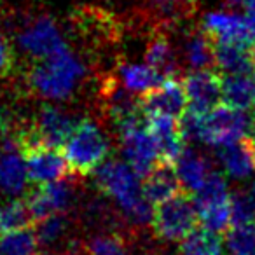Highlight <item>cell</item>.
<instances>
[{
    "mask_svg": "<svg viewBox=\"0 0 255 255\" xmlns=\"http://www.w3.org/2000/svg\"><path fill=\"white\" fill-rule=\"evenodd\" d=\"M145 5L159 21L182 23L198 11V0H145Z\"/></svg>",
    "mask_w": 255,
    "mask_h": 255,
    "instance_id": "cell-23",
    "label": "cell"
},
{
    "mask_svg": "<svg viewBox=\"0 0 255 255\" xmlns=\"http://www.w3.org/2000/svg\"><path fill=\"white\" fill-rule=\"evenodd\" d=\"M84 75L82 63L65 47L60 53L39 60L30 72L28 82L44 98H67Z\"/></svg>",
    "mask_w": 255,
    "mask_h": 255,
    "instance_id": "cell-2",
    "label": "cell"
},
{
    "mask_svg": "<svg viewBox=\"0 0 255 255\" xmlns=\"http://www.w3.org/2000/svg\"><path fill=\"white\" fill-rule=\"evenodd\" d=\"M147 65L159 75L161 79H170L177 74L178 65H177V56H175L173 49H171L170 42L166 37L163 35H154L150 39L149 46H147Z\"/></svg>",
    "mask_w": 255,
    "mask_h": 255,
    "instance_id": "cell-21",
    "label": "cell"
},
{
    "mask_svg": "<svg viewBox=\"0 0 255 255\" xmlns=\"http://www.w3.org/2000/svg\"><path fill=\"white\" fill-rule=\"evenodd\" d=\"M187 63L196 70H206V68L217 67L215 63V40L203 30L189 32L184 44Z\"/></svg>",
    "mask_w": 255,
    "mask_h": 255,
    "instance_id": "cell-19",
    "label": "cell"
},
{
    "mask_svg": "<svg viewBox=\"0 0 255 255\" xmlns=\"http://www.w3.org/2000/svg\"><path fill=\"white\" fill-rule=\"evenodd\" d=\"M231 4H236V5H245V7H247L248 4H250L252 0H229Z\"/></svg>",
    "mask_w": 255,
    "mask_h": 255,
    "instance_id": "cell-31",
    "label": "cell"
},
{
    "mask_svg": "<svg viewBox=\"0 0 255 255\" xmlns=\"http://www.w3.org/2000/svg\"><path fill=\"white\" fill-rule=\"evenodd\" d=\"M14 68V51L4 32L0 30V79H5Z\"/></svg>",
    "mask_w": 255,
    "mask_h": 255,
    "instance_id": "cell-30",
    "label": "cell"
},
{
    "mask_svg": "<svg viewBox=\"0 0 255 255\" xmlns=\"http://www.w3.org/2000/svg\"><path fill=\"white\" fill-rule=\"evenodd\" d=\"M205 32L215 42H236L255 46V19L233 12H210L203 23Z\"/></svg>",
    "mask_w": 255,
    "mask_h": 255,
    "instance_id": "cell-8",
    "label": "cell"
},
{
    "mask_svg": "<svg viewBox=\"0 0 255 255\" xmlns=\"http://www.w3.org/2000/svg\"><path fill=\"white\" fill-rule=\"evenodd\" d=\"M182 255H224L220 236L208 227H196L180 241Z\"/></svg>",
    "mask_w": 255,
    "mask_h": 255,
    "instance_id": "cell-22",
    "label": "cell"
},
{
    "mask_svg": "<svg viewBox=\"0 0 255 255\" xmlns=\"http://www.w3.org/2000/svg\"><path fill=\"white\" fill-rule=\"evenodd\" d=\"M175 168H177L182 185L189 192H198L206 182V178L210 177V173H212L205 157L198 156L192 150H184L177 159V163H175Z\"/></svg>",
    "mask_w": 255,
    "mask_h": 255,
    "instance_id": "cell-20",
    "label": "cell"
},
{
    "mask_svg": "<svg viewBox=\"0 0 255 255\" xmlns=\"http://www.w3.org/2000/svg\"><path fill=\"white\" fill-rule=\"evenodd\" d=\"M254 47L236 42H215V63L227 74H254Z\"/></svg>",
    "mask_w": 255,
    "mask_h": 255,
    "instance_id": "cell-16",
    "label": "cell"
},
{
    "mask_svg": "<svg viewBox=\"0 0 255 255\" xmlns=\"http://www.w3.org/2000/svg\"><path fill=\"white\" fill-rule=\"evenodd\" d=\"M182 191V182L178 178L177 168L171 163L157 161L150 171L145 175V180L142 184V192L145 199L152 205L170 199L177 192Z\"/></svg>",
    "mask_w": 255,
    "mask_h": 255,
    "instance_id": "cell-14",
    "label": "cell"
},
{
    "mask_svg": "<svg viewBox=\"0 0 255 255\" xmlns=\"http://www.w3.org/2000/svg\"><path fill=\"white\" fill-rule=\"evenodd\" d=\"M23 154L16 147H9L0 156V191L5 194H19L25 189L28 171L23 163Z\"/></svg>",
    "mask_w": 255,
    "mask_h": 255,
    "instance_id": "cell-17",
    "label": "cell"
},
{
    "mask_svg": "<svg viewBox=\"0 0 255 255\" xmlns=\"http://www.w3.org/2000/svg\"><path fill=\"white\" fill-rule=\"evenodd\" d=\"M96 184L105 194L112 196L121 208L126 212L128 219L135 224H147L152 219V203L142 196L140 175L131 164L110 161L102 164L96 171Z\"/></svg>",
    "mask_w": 255,
    "mask_h": 255,
    "instance_id": "cell-1",
    "label": "cell"
},
{
    "mask_svg": "<svg viewBox=\"0 0 255 255\" xmlns=\"http://www.w3.org/2000/svg\"><path fill=\"white\" fill-rule=\"evenodd\" d=\"M140 107L145 116H170L180 119L187 110V95H185L184 82L177 79H164L159 86L140 93Z\"/></svg>",
    "mask_w": 255,
    "mask_h": 255,
    "instance_id": "cell-7",
    "label": "cell"
},
{
    "mask_svg": "<svg viewBox=\"0 0 255 255\" xmlns=\"http://www.w3.org/2000/svg\"><path fill=\"white\" fill-rule=\"evenodd\" d=\"M187 109L206 114L222 100V77L212 68L196 70L184 79Z\"/></svg>",
    "mask_w": 255,
    "mask_h": 255,
    "instance_id": "cell-10",
    "label": "cell"
},
{
    "mask_svg": "<svg viewBox=\"0 0 255 255\" xmlns=\"http://www.w3.org/2000/svg\"><path fill=\"white\" fill-rule=\"evenodd\" d=\"M145 117L147 129L152 135L154 143L157 147L159 161L175 164L180 154L184 152V135L180 131L178 121H175V117L161 116V114Z\"/></svg>",
    "mask_w": 255,
    "mask_h": 255,
    "instance_id": "cell-13",
    "label": "cell"
},
{
    "mask_svg": "<svg viewBox=\"0 0 255 255\" xmlns=\"http://www.w3.org/2000/svg\"><path fill=\"white\" fill-rule=\"evenodd\" d=\"M227 248L233 255H255V222L233 227L227 234Z\"/></svg>",
    "mask_w": 255,
    "mask_h": 255,
    "instance_id": "cell-27",
    "label": "cell"
},
{
    "mask_svg": "<svg viewBox=\"0 0 255 255\" xmlns=\"http://www.w3.org/2000/svg\"><path fill=\"white\" fill-rule=\"evenodd\" d=\"M33 224V217L26 201L0 203V234L25 229Z\"/></svg>",
    "mask_w": 255,
    "mask_h": 255,
    "instance_id": "cell-26",
    "label": "cell"
},
{
    "mask_svg": "<svg viewBox=\"0 0 255 255\" xmlns=\"http://www.w3.org/2000/svg\"><path fill=\"white\" fill-rule=\"evenodd\" d=\"M252 54H254V75H255V46H254V49H252Z\"/></svg>",
    "mask_w": 255,
    "mask_h": 255,
    "instance_id": "cell-32",
    "label": "cell"
},
{
    "mask_svg": "<svg viewBox=\"0 0 255 255\" xmlns=\"http://www.w3.org/2000/svg\"><path fill=\"white\" fill-rule=\"evenodd\" d=\"M119 77H121V82H123L128 89H131V91H135V93H145L163 82V79H161L149 65H136V63L121 65Z\"/></svg>",
    "mask_w": 255,
    "mask_h": 255,
    "instance_id": "cell-24",
    "label": "cell"
},
{
    "mask_svg": "<svg viewBox=\"0 0 255 255\" xmlns=\"http://www.w3.org/2000/svg\"><path fill=\"white\" fill-rule=\"evenodd\" d=\"M143 116L131 117L117 124L124 156L128 163L138 171L140 177H145L150 168L159 161L157 147L154 143L152 135L147 129V123H143Z\"/></svg>",
    "mask_w": 255,
    "mask_h": 255,
    "instance_id": "cell-6",
    "label": "cell"
},
{
    "mask_svg": "<svg viewBox=\"0 0 255 255\" xmlns=\"http://www.w3.org/2000/svg\"><path fill=\"white\" fill-rule=\"evenodd\" d=\"M68 170L79 177L93 173L109 156V140L95 123L84 119L75 126L63 145Z\"/></svg>",
    "mask_w": 255,
    "mask_h": 255,
    "instance_id": "cell-3",
    "label": "cell"
},
{
    "mask_svg": "<svg viewBox=\"0 0 255 255\" xmlns=\"http://www.w3.org/2000/svg\"><path fill=\"white\" fill-rule=\"evenodd\" d=\"M220 164L234 178H245L255 171V140L247 135L236 142L219 145L217 150Z\"/></svg>",
    "mask_w": 255,
    "mask_h": 255,
    "instance_id": "cell-15",
    "label": "cell"
},
{
    "mask_svg": "<svg viewBox=\"0 0 255 255\" xmlns=\"http://www.w3.org/2000/svg\"><path fill=\"white\" fill-rule=\"evenodd\" d=\"M21 154L25 157L28 178L33 184L61 180L68 171V163L65 159V154L60 152V149L35 145L32 149L23 150Z\"/></svg>",
    "mask_w": 255,
    "mask_h": 255,
    "instance_id": "cell-11",
    "label": "cell"
},
{
    "mask_svg": "<svg viewBox=\"0 0 255 255\" xmlns=\"http://www.w3.org/2000/svg\"><path fill=\"white\" fill-rule=\"evenodd\" d=\"M89 255H128V248L119 234H102L89 241Z\"/></svg>",
    "mask_w": 255,
    "mask_h": 255,
    "instance_id": "cell-28",
    "label": "cell"
},
{
    "mask_svg": "<svg viewBox=\"0 0 255 255\" xmlns=\"http://www.w3.org/2000/svg\"><path fill=\"white\" fill-rule=\"evenodd\" d=\"M39 245L37 233L30 227L0 234V255H35Z\"/></svg>",
    "mask_w": 255,
    "mask_h": 255,
    "instance_id": "cell-25",
    "label": "cell"
},
{
    "mask_svg": "<svg viewBox=\"0 0 255 255\" xmlns=\"http://www.w3.org/2000/svg\"><path fill=\"white\" fill-rule=\"evenodd\" d=\"M72 198V189L68 184L61 180L47 182V184H37L30 191L28 198L25 199L32 212L33 222L44 220L51 215H56L67 210Z\"/></svg>",
    "mask_w": 255,
    "mask_h": 255,
    "instance_id": "cell-12",
    "label": "cell"
},
{
    "mask_svg": "<svg viewBox=\"0 0 255 255\" xmlns=\"http://www.w3.org/2000/svg\"><path fill=\"white\" fill-rule=\"evenodd\" d=\"M19 46L23 47L25 53H28L30 56L37 58V60L53 56L67 47L58 26L47 16L33 19L19 33Z\"/></svg>",
    "mask_w": 255,
    "mask_h": 255,
    "instance_id": "cell-9",
    "label": "cell"
},
{
    "mask_svg": "<svg viewBox=\"0 0 255 255\" xmlns=\"http://www.w3.org/2000/svg\"><path fill=\"white\" fill-rule=\"evenodd\" d=\"M198 210L192 192L182 189L170 199L159 203L152 215V229L159 238L168 241H182L198 227Z\"/></svg>",
    "mask_w": 255,
    "mask_h": 255,
    "instance_id": "cell-4",
    "label": "cell"
},
{
    "mask_svg": "<svg viewBox=\"0 0 255 255\" xmlns=\"http://www.w3.org/2000/svg\"><path fill=\"white\" fill-rule=\"evenodd\" d=\"M222 100L234 109H252L255 102V75L227 74L222 77Z\"/></svg>",
    "mask_w": 255,
    "mask_h": 255,
    "instance_id": "cell-18",
    "label": "cell"
},
{
    "mask_svg": "<svg viewBox=\"0 0 255 255\" xmlns=\"http://www.w3.org/2000/svg\"><path fill=\"white\" fill-rule=\"evenodd\" d=\"M196 210L201 224L215 233L227 231L233 219L231 196L227 192V182L220 173L212 171L203 187L196 192Z\"/></svg>",
    "mask_w": 255,
    "mask_h": 255,
    "instance_id": "cell-5",
    "label": "cell"
},
{
    "mask_svg": "<svg viewBox=\"0 0 255 255\" xmlns=\"http://www.w3.org/2000/svg\"><path fill=\"white\" fill-rule=\"evenodd\" d=\"M67 231V219H65L61 213L56 215H51L44 220H39V226H37V238H39V243L42 245H51L54 241H58Z\"/></svg>",
    "mask_w": 255,
    "mask_h": 255,
    "instance_id": "cell-29",
    "label": "cell"
}]
</instances>
